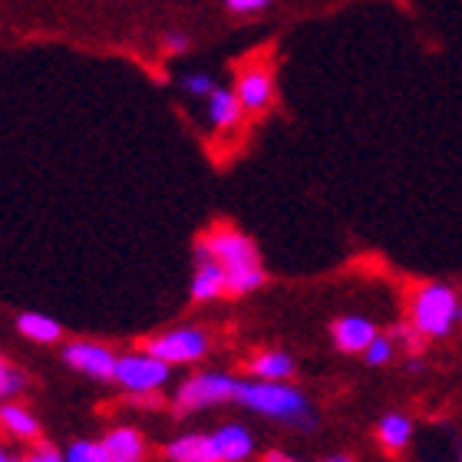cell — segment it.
<instances>
[{
  "label": "cell",
  "instance_id": "obj_1",
  "mask_svg": "<svg viewBox=\"0 0 462 462\" xmlns=\"http://www.w3.org/2000/svg\"><path fill=\"white\" fill-rule=\"evenodd\" d=\"M195 251H205L225 268V294H251L254 288L264 284V271H261L258 248L248 235L218 225L205 238H199Z\"/></svg>",
  "mask_w": 462,
  "mask_h": 462
},
{
  "label": "cell",
  "instance_id": "obj_2",
  "mask_svg": "<svg viewBox=\"0 0 462 462\" xmlns=\"http://www.w3.org/2000/svg\"><path fill=\"white\" fill-rule=\"evenodd\" d=\"M235 400L241 406L254 410V413L278 420V423L298 426V430H314L318 426V416H314V406L308 403V396L300 393V390H294V386H288L284 380L241 383Z\"/></svg>",
  "mask_w": 462,
  "mask_h": 462
},
{
  "label": "cell",
  "instance_id": "obj_3",
  "mask_svg": "<svg viewBox=\"0 0 462 462\" xmlns=\"http://www.w3.org/2000/svg\"><path fill=\"white\" fill-rule=\"evenodd\" d=\"M462 320L459 291L443 284V281H426L410 294V324H413L426 340L449 337L456 324Z\"/></svg>",
  "mask_w": 462,
  "mask_h": 462
},
{
  "label": "cell",
  "instance_id": "obj_4",
  "mask_svg": "<svg viewBox=\"0 0 462 462\" xmlns=\"http://www.w3.org/2000/svg\"><path fill=\"white\" fill-rule=\"evenodd\" d=\"M241 380L225 374H195L192 380H185L182 390L175 393V406L179 413H192V410H205V406L231 403L238 396Z\"/></svg>",
  "mask_w": 462,
  "mask_h": 462
},
{
  "label": "cell",
  "instance_id": "obj_5",
  "mask_svg": "<svg viewBox=\"0 0 462 462\" xmlns=\"http://www.w3.org/2000/svg\"><path fill=\"white\" fill-rule=\"evenodd\" d=\"M116 380L123 383V390L129 393H152L169 380V364L152 356L149 350L145 354H129L116 360Z\"/></svg>",
  "mask_w": 462,
  "mask_h": 462
},
{
  "label": "cell",
  "instance_id": "obj_6",
  "mask_svg": "<svg viewBox=\"0 0 462 462\" xmlns=\"http://www.w3.org/2000/svg\"><path fill=\"white\" fill-rule=\"evenodd\" d=\"M145 350L165 364H195L202 360L205 350H208V340H205L202 330L182 328V330H169L162 337H152L145 344Z\"/></svg>",
  "mask_w": 462,
  "mask_h": 462
},
{
  "label": "cell",
  "instance_id": "obj_7",
  "mask_svg": "<svg viewBox=\"0 0 462 462\" xmlns=\"http://www.w3.org/2000/svg\"><path fill=\"white\" fill-rule=\"evenodd\" d=\"M235 93H238L245 113H264L271 106V97H274V79L264 67H248L241 69Z\"/></svg>",
  "mask_w": 462,
  "mask_h": 462
},
{
  "label": "cell",
  "instance_id": "obj_8",
  "mask_svg": "<svg viewBox=\"0 0 462 462\" xmlns=\"http://www.w3.org/2000/svg\"><path fill=\"white\" fill-rule=\"evenodd\" d=\"M63 356H67V364L73 366V370L97 376V380L116 376V360H119V356H113L106 346H99V344H69Z\"/></svg>",
  "mask_w": 462,
  "mask_h": 462
},
{
  "label": "cell",
  "instance_id": "obj_9",
  "mask_svg": "<svg viewBox=\"0 0 462 462\" xmlns=\"http://www.w3.org/2000/svg\"><path fill=\"white\" fill-rule=\"evenodd\" d=\"M330 334H334L337 350H344V354H364L366 346H370V340L376 337V328H374V320L350 314V318L334 320Z\"/></svg>",
  "mask_w": 462,
  "mask_h": 462
},
{
  "label": "cell",
  "instance_id": "obj_10",
  "mask_svg": "<svg viewBox=\"0 0 462 462\" xmlns=\"http://www.w3.org/2000/svg\"><path fill=\"white\" fill-rule=\"evenodd\" d=\"M212 446H215L218 462H245L254 453V439H251L248 430L238 423H228V426H222V430H215Z\"/></svg>",
  "mask_w": 462,
  "mask_h": 462
},
{
  "label": "cell",
  "instance_id": "obj_11",
  "mask_svg": "<svg viewBox=\"0 0 462 462\" xmlns=\"http://www.w3.org/2000/svg\"><path fill=\"white\" fill-rule=\"evenodd\" d=\"M225 294V268L205 251H195V278H192V298L195 300H215Z\"/></svg>",
  "mask_w": 462,
  "mask_h": 462
},
{
  "label": "cell",
  "instance_id": "obj_12",
  "mask_svg": "<svg viewBox=\"0 0 462 462\" xmlns=\"http://www.w3.org/2000/svg\"><path fill=\"white\" fill-rule=\"evenodd\" d=\"M208 103V123L215 129H235L241 123V116H245V106H241V99L235 89H222L215 87L212 97L205 99Z\"/></svg>",
  "mask_w": 462,
  "mask_h": 462
},
{
  "label": "cell",
  "instance_id": "obj_13",
  "mask_svg": "<svg viewBox=\"0 0 462 462\" xmlns=\"http://www.w3.org/2000/svg\"><path fill=\"white\" fill-rule=\"evenodd\" d=\"M103 446H106L109 462H143V456H145L143 436L135 433V430H129V426L113 430V433L103 439Z\"/></svg>",
  "mask_w": 462,
  "mask_h": 462
},
{
  "label": "cell",
  "instance_id": "obj_14",
  "mask_svg": "<svg viewBox=\"0 0 462 462\" xmlns=\"http://www.w3.org/2000/svg\"><path fill=\"white\" fill-rule=\"evenodd\" d=\"M165 456L172 462H218L212 436H182V439L169 443Z\"/></svg>",
  "mask_w": 462,
  "mask_h": 462
},
{
  "label": "cell",
  "instance_id": "obj_15",
  "mask_svg": "<svg viewBox=\"0 0 462 462\" xmlns=\"http://www.w3.org/2000/svg\"><path fill=\"white\" fill-rule=\"evenodd\" d=\"M376 436H380V443L386 449H406V443L413 439V423H410V416L403 413H386L376 426Z\"/></svg>",
  "mask_w": 462,
  "mask_h": 462
},
{
  "label": "cell",
  "instance_id": "obj_16",
  "mask_svg": "<svg viewBox=\"0 0 462 462\" xmlns=\"http://www.w3.org/2000/svg\"><path fill=\"white\" fill-rule=\"evenodd\" d=\"M0 423L7 426L14 436H20V439H37V436H40L37 416L30 413V410H23V406L7 403L4 410H0Z\"/></svg>",
  "mask_w": 462,
  "mask_h": 462
},
{
  "label": "cell",
  "instance_id": "obj_17",
  "mask_svg": "<svg viewBox=\"0 0 462 462\" xmlns=\"http://www.w3.org/2000/svg\"><path fill=\"white\" fill-rule=\"evenodd\" d=\"M251 374L258 380H291L294 360L288 354H261L251 360Z\"/></svg>",
  "mask_w": 462,
  "mask_h": 462
},
{
  "label": "cell",
  "instance_id": "obj_18",
  "mask_svg": "<svg viewBox=\"0 0 462 462\" xmlns=\"http://www.w3.org/2000/svg\"><path fill=\"white\" fill-rule=\"evenodd\" d=\"M17 328L23 337L37 340V344H53V340H60V324L57 320L43 318V314H23V318L17 320Z\"/></svg>",
  "mask_w": 462,
  "mask_h": 462
},
{
  "label": "cell",
  "instance_id": "obj_19",
  "mask_svg": "<svg viewBox=\"0 0 462 462\" xmlns=\"http://www.w3.org/2000/svg\"><path fill=\"white\" fill-rule=\"evenodd\" d=\"M393 354H396V344H393V337H390V334H376V337L370 340V346L364 350L366 364H370V366L390 364V360H393Z\"/></svg>",
  "mask_w": 462,
  "mask_h": 462
},
{
  "label": "cell",
  "instance_id": "obj_20",
  "mask_svg": "<svg viewBox=\"0 0 462 462\" xmlns=\"http://www.w3.org/2000/svg\"><path fill=\"white\" fill-rule=\"evenodd\" d=\"M67 462H109V456H106V446L103 443H73L67 449V456H63Z\"/></svg>",
  "mask_w": 462,
  "mask_h": 462
},
{
  "label": "cell",
  "instance_id": "obj_21",
  "mask_svg": "<svg viewBox=\"0 0 462 462\" xmlns=\"http://www.w3.org/2000/svg\"><path fill=\"white\" fill-rule=\"evenodd\" d=\"M20 390H23V374H20L14 364H7V360L0 356V400L17 396Z\"/></svg>",
  "mask_w": 462,
  "mask_h": 462
},
{
  "label": "cell",
  "instance_id": "obj_22",
  "mask_svg": "<svg viewBox=\"0 0 462 462\" xmlns=\"http://www.w3.org/2000/svg\"><path fill=\"white\" fill-rule=\"evenodd\" d=\"M390 337H393L396 346H403V350H410V354H416V350L423 346V340H426L423 334H420V330H416L413 324H410V320H406V324H396Z\"/></svg>",
  "mask_w": 462,
  "mask_h": 462
},
{
  "label": "cell",
  "instance_id": "obj_23",
  "mask_svg": "<svg viewBox=\"0 0 462 462\" xmlns=\"http://www.w3.org/2000/svg\"><path fill=\"white\" fill-rule=\"evenodd\" d=\"M182 87L189 89L192 97L208 99V97H212V89H215V79L208 77V73H189V77L182 79Z\"/></svg>",
  "mask_w": 462,
  "mask_h": 462
},
{
  "label": "cell",
  "instance_id": "obj_24",
  "mask_svg": "<svg viewBox=\"0 0 462 462\" xmlns=\"http://www.w3.org/2000/svg\"><path fill=\"white\" fill-rule=\"evenodd\" d=\"M271 0H225V7L235 10V14H258V10L268 7Z\"/></svg>",
  "mask_w": 462,
  "mask_h": 462
},
{
  "label": "cell",
  "instance_id": "obj_25",
  "mask_svg": "<svg viewBox=\"0 0 462 462\" xmlns=\"http://www.w3.org/2000/svg\"><path fill=\"white\" fill-rule=\"evenodd\" d=\"M23 462H67L60 453H53V449H40V453H33V456H27Z\"/></svg>",
  "mask_w": 462,
  "mask_h": 462
},
{
  "label": "cell",
  "instance_id": "obj_26",
  "mask_svg": "<svg viewBox=\"0 0 462 462\" xmlns=\"http://www.w3.org/2000/svg\"><path fill=\"white\" fill-rule=\"evenodd\" d=\"M165 47L175 50V53H182V50L189 47V40H185L182 33H169V37H165Z\"/></svg>",
  "mask_w": 462,
  "mask_h": 462
},
{
  "label": "cell",
  "instance_id": "obj_27",
  "mask_svg": "<svg viewBox=\"0 0 462 462\" xmlns=\"http://www.w3.org/2000/svg\"><path fill=\"white\" fill-rule=\"evenodd\" d=\"M264 462H298V459H291V456H284V453H268Z\"/></svg>",
  "mask_w": 462,
  "mask_h": 462
},
{
  "label": "cell",
  "instance_id": "obj_28",
  "mask_svg": "<svg viewBox=\"0 0 462 462\" xmlns=\"http://www.w3.org/2000/svg\"><path fill=\"white\" fill-rule=\"evenodd\" d=\"M324 462H350L346 456H330V459H324Z\"/></svg>",
  "mask_w": 462,
  "mask_h": 462
},
{
  "label": "cell",
  "instance_id": "obj_29",
  "mask_svg": "<svg viewBox=\"0 0 462 462\" xmlns=\"http://www.w3.org/2000/svg\"><path fill=\"white\" fill-rule=\"evenodd\" d=\"M0 462H14V459H10V456L4 453V449H0Z\"/></svg>",
  "mask_w": 462,
  "mask_h": 462
}]
</instances>
